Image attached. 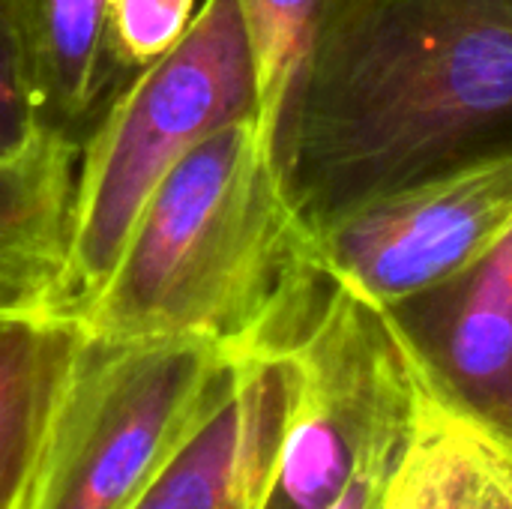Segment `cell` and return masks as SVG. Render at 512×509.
Masks as SVG:
<instances>
[{
    "label": "cell",
    "mask_w": 512,
    "mask_h": 509,
    "mask_svg": "<svg viewBox=\"0 0 512 509\" xmlns=\"http://www.w3.org/2000/svg\"><path fill=\"white\" fill-rule=\"evenodd\" d=\"M273 159L315 237L375 198L512 159V0H321Z\"/></svg>",
    "instance_id": "obj_1"
},
{
    "label": "cell",
    "mask_w": 512,
    "mask_h": 509,
    "mask_svg": "<svg viewBox=\"0 0 512 509\" xmlns=\"http://www.w3.org/2000/svg\"><path fill=\"white\" fill-rule=\"evenodd\" d=\"M333 285L258 117L198 144L150 195L75 327L117 342L276 351Z\"/></svg>",
    "instance_id": "obj_2"
},
{
    "label": "cell",
    "mask_w": 512,
    "mask_h": 509,
    "mask_svg": "<svg viewBox=\"0 0 512 509\" xmlns=\"http://www.w3.org/2000/svg\"><path fill=\"white\" fill-rule=\"evenodd\" d=\"M249 117H258V72L240 6L201 0L183 39L120 87L78 153L48 318L75 324L156 186L198 144Z\"/></svg>",
    "instance_id": "obj_3"
},
{
    "label": "cell",
    "mask_w": 512,
    "mask_h": 509,
    "mask_svg": "<svg viewBox=\"0 0 512 509\" xmlns=\"http://www.w3.org/2000/svg\"><path fill=\"white\" fill-rule=\"evenodd\" d=\"M231 354L78 330L24 509H129L210 405Z\"/></svg>",
    "instance_id": "obj_4"
},
{
    "label": "cell",
    "mask_w": 512,
    "mask_h": 509,
    "mask_svg": "<svg viewBox=\"0 0 512 509\" xmlns=\"http://www.w3.org/2000/svg\"><path fill=\"white\" fill-rule=\"evenodd\" d=\"M276 351L291 366V408L261 509H327L381 432L414 411L420 375L387 312L336 279Z\"/></svg>",
    "instance_id": "obj_5"
},
{
    "label": "cell",
    "mask_w": 512,
    "mask_h": 509,
    "mask_svg": "<svg viewBox=\"0 0 512 509\" xmlns=\"http://www.w3.org/2000/svg\"><path fill=\"white\" fill-rule=\"evenodd\" d=\"M512 228V159L375 198L318 234L324 270L378 309L483 258Z\"/></svg>",
    "instance_id": "obj_6"
},
{
    "label": "cell",
    "mask_w": 512,
    "mask_h": 509,
    "mask_svg": "<svg viewBox=\"0 0 512 509\" xmlns=\"http://www.w3.org/2000/svg\"><path fill=\"white\" fill-rule=\"evenodd\" d=\"M384 312L426 390L507 444L512 432V228L462 273Z\"/></svg>",
    "instance_id": "obj_7"
},
{
    "label": "cell",
    "mask_w": 512,
    "mask_h": 509,
    "mask_svg": "<svg viewBox=\"0 0 512 509\" xmlns=\"http://www.w3.org/2000/svg\"><path fill=\"white\" fill-rule=\"evenodd\" d=\"M288 408L282 351L231 357L198 426L129 509H261Z\"/></svg>",
    "instance_id": "obj_8"
},
{
    "label": "cell",
    "mask_w": 512,
    "mask_h": 509,
    "mask_svg": "<svg viewBox=\"0 0 512 509\" xmlns=\"http://www.w3.org/2000/svg\"><path fill=\"white\" fill-rule=\"evenodd\" d=\"M9 9L42 129L81 150L135 75L114 48L111 0H9Z\"/></svg>",
    "instance_id": "obj_9"
},
{
    "label": "cell",
    "mask_w": 512,
    "mask_h": 509,
    "mask_svg": "<svg viewBox=\"0 0 512 509\" xmlns=\"http://www.w3.org/2000/svg\"><path fill=\"white\" fill-rule=\"evenodd\" d=\"M78 147L45 135L0 159V318L48 315L69 237Z\"/></svg>",
    "instance_id": "obj_10"
},
{
    "label": "cell",
    "mask_w": 512,
    "mask_h": 509,
    "mask_svg": "<svg viewBox=\"0 0 512 509\" xmlns=\"http://www.w3.org/2000/svg\"><path fill=\"white\" fill-rule=\"evenodd\" d=\"M378 509H512V453L420 381L417 411Z\"/></svg>",
    "instance_id": "obj_11"
},
{
    "label": "cell",
    "mask_w": 512,
    "mask_h": 509,
    "mask_svg": "<svg viewBox=\"0 0 512 509\" xmlns=\"http://www.w3.org/2000/svg\"><path fill=\"white\" fill-rule=\"evenodd\" d=\"M75 342L60 318H0V509H24Z\"/></svg>",
    "instance_id": "obj_12"
},
{
    "label": "cell",
    "mask_w": 512,
    "mask_h": 509,
    "mask_svg": "<svg viewBox=\"0 0 512 509\" xmlns=\"http://www.w3.org/2000/svg\"><path fill=\"white\" fill-rule=\"evenodd\" d=\"M258 72V123L273 144L291 81L309 48L321 0H237Z\"/></svg>",
    "instance_id": "obj_13"
},
{
    "label": "cell",
    "mask_w": 512,
    "mask_h": 509,
    "mask_svg": "<svg viewBox=\"0 0 512 509\" xmlns=\"http://www.w3.org/2000/svg\"><path fill=\"white\" fill-rule=\"evenodd\" d=\"M198 0H111V36L129 72L171 51L189 30Z\"/></svg>",
    "instance_id": "obj_14"
},
{
    "label": "cell",
    "mask_w": 512,
    "mask_h": 509,
    "mask_svg": "<svg viewBox=\"0 0 512 509\" xmlns=\"http://www.w3.org/2000/svg\"><path fill=\"white\" fill-rule=\"evenodd\" d=\"M45 135L24 78L12 9L9 0H0V159L27 153Z\"/></svg>",
    "instance_id": "obj_15"
},
{
    "label": "cell",
    "mask_w": 512,
    "mask_h": 509,
    "mask_svg": "<svg viewBox=\"0 0 512 509\" xmlns=\"http://www.w3.org/2000/svg\"><path fill=\"white\" fill-rule=\"evenodd\" d=\"M507 447H510V453H512V432H510V441H507Z\"/></svg>",
    "instance_id": "obj_16"
}]
</instances>
